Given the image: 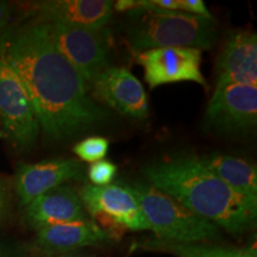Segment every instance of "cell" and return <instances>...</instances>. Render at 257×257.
I'll return each mask as SVG.
<instances>
[{"label": "cell", "mask_w": 257, "mask_h": 257, "mask_svg": "<svg viewBox=\"0 0 257 257\" xmlns=\"http://www.w3.org/2000/svg\"><path fill=\"white\" fill-rule=\"evenodd\" d=\"M0 49L49 140L63 142L108 119L110 113L92 100L87 83L56 48L48 23L10 28L0 37Z\"/></svg>", "instance_id": "obj_1"}, {"label": "cell", "mask_w": 257, "mask_h": 257, "mask_svg": "<svg viewBox=\"0 0 257 257\" xmlns=\"http://www.w3.org/2000/svg\"><path fill=\"white\" fill-rule=\"evenodd\" d=\"M143 174L154 188L227 232L242 233L255 226L257 198L231 188L202 165L199 156L181 155L150 163Z\"/></svg>", "instance_id": "obj_2"}, {"label": "cell", "mask_w": 257, "mask_h": 257, "mask_svg": "<svg viewBox=\"0 0 257 257\" xmlns=\"http://www.w3.org/2000/svg\"><path fill=\"white\" fill-rule=\"evenodd\" d=\"M127 16L125 35L136 53L168 47L210 49L218 37L213 17L167 11L150 5L148 0H137L136 9Z\"/></svg>", "instance_id": "obj_3"}, {"label": "cell", "mask_w": 257, "mask_h": 257, "mask_svg": "<svg viewBox=\"0 0 257 257\" xmlns=\"http://www.w3.org/2000/svg\"><path fill=\"white\" fill-rule=\"evenodd\" d=\"M156 238L173 243H200L218 238L219 227L199 217L153 186L135 182L130 186Z\"/></svg>", "instance_id": "obj_4"}, {"label": "cell", "mask_w": 257, "mask_h": 257, "mask_svg": "<svg viewBox=\"0 0 257 257\" xmlns=\"http://www.w3.org/2000/svg\"><path fill=\"white\" fill-rule=\"evenodd\" d=\"M0 126L21 152L34 148L40 134L36 114L23 82L0 49Z\"/></svg>", "instance_id": "obj_5"}, {"label": "cell", "mask_w": 257, "mask_h": 257, "mask_svg": "<svg viewBox=\"0 0 257 257\" xmlns=\"http://www.w3.org/2000/svg\"><path fill=\"white\" fill-rule=\"evenodd\" d=\"M49 24V23H48ZM50 34L54 43L79 75L92 86L108 67L107 31L76 25L51 23Z\"/></svg>", "instance_id": "obj_6"}, {"label": "cell", "mask_w": 257, "mask_h": 257, "mask_svg": "<svg viewBox=\"0 0 257 257\" xmlns=\"http://www.w3.org/2000/svg\"><path fill=\"white\" fill-rule=\"evenodd\" d=\"M79 197L86 212L104 226L133 231L150 230L130 186L86 185Z\"/></svg>", "instance_id": "obj_7"}, {"label": "cell", "mask_w": 257, "mask_h": 257, "mask_svg": "<svg viewBox=\"0 0 257 257\" xmlns=\"http://www.w3.org/2000/svg\"><path fill=\"white\" fill-rule=\"evenodd\" d=\"M136 61L143 67L144 79L152 88L167 83L193 81L206 87L200 66L202 50L186 47H168L137 53Z\"/></svg>", "instance_id": "obj_8"}, {"label": "cell", "mask_w": 257, "mask_h": 257, "mask_svg": "<svg viewBox=\"0 0 257 257\" xmlns=\"http://www.w3.org/2000/svg\"><path fill=\"white\" fill-rule=\"evenodd\" d=\"M206 119L224 133H237L256 126L257 85H230L214 88Z\"/></svg>", "instance_id": "obj_9"}, {"label": "cell", "mask_w": 257, "mask_h": 257, "mask_svg": "<svg viewBox=\"0 0 257 257\" xmlns=\"http://www.w3.org/2000/svg\"><path fill=\"white\" fill-rule=\"evenodd\" d=\"M92 87L95 98L112 110L135 119H144L149 114L142 82L124 67H107Z\"/></svg>", "instance_id": "obj_10"}, {"label": "cell", "mask_w": 257, "mask_h": 257, "mask_svg": "<svg viewBox=\"0 0 257 257\" xmlns=\"http://www.w3.org/2000/svg\"><path fill=\"white\" fill-rule=\"evenodd\" d=\"M83 179V166L78 160L56 159L37 163H19L15 174V189L19 205L32 200L64 182Z\"/></svg>", "instance_id": "obj_11"}, {"label": "cell", "mask_w": 257, "mask_h": 257, "mask_svg": "<svg viewBox=\"0 0 257 257\" xmlns=\"http://www.w3.org/2000/svg\"><path fill=\"white\" fill-rule=\"evenodd\" d=\"M110 239V233L91 218L57 224L36 231L30 250L38 256L54 257L96 245Z\"/></svg>", "instance_id": "obj_12"}, {"label": "cell", "mask_w": 257, "mask_h": 257, "mask_svg": "<svg viewBox=\"0 0 257 257\" xmlns=\"http://www.w3.org/2000/svg\"><path fill=\"white\" fill-rule=\"evenodd\" d=\"M216 88L230 85H257V35L234 32L227 38L218 57Z\"/></svg>", "instance_id": "obj_13"}, {"label": "cell", "mask_w": 257, "mask_h": 257, "mask_svg": "<svg viewBox=\"0 0 257 257\" xmlns=\"http://www.w3.org/2000/svg\"><path fill=\"white\" fill-rule=\"evenodd\" d=\"M108 0H48L31 4L35 21L61 23L91 29H105L113 15Z\"/></svg>", "instance_id": "obj_14"}, {"label": "cell", "mask_w": 257, "mask_h": 257, "mask_svg": "<svg viewBox=\"0 0 257 257\" xmlns=\"http://www.w3.org/2000/svg\"><path fill=\"white\" fill-rule=\"evenodd\" d=\"M25 208V220L34 230L57 224L88 219L79 194L68 185H61L32 200Z\"/></svg>", "instance_id": "obj_15"}, {"label": "cell", "mask_w": 257, "mask_h": 257, "mask_svg": "<svg viewBox=\"0 0 257 257\" xmlns=\"http://www.w3.org/2000/svg\"><path fill=\"white\" fill-rule=\"evenodd\" d=\"M199 159L210 172L234 191L257 198V169L248 161L220 153L199 156Z\"/></svg>", "instance_id": "obj_16"}, {"label": "cell", "mask_w": 257, "mask_h": 257, "mask_svg": "<svg viewBox=\"0 0 257 257\" xmlns=\"http://www.w3.org/2000/svg\"><path fill=\"white\" fill-rule=\"evenodd\" d=\"M138 248L172 253L176 257H257L256 248H232L201 243H173L161 239H148L136 244Z\"/></svg>", "instance_id": "obj_17"}, {"label": "cell", "mask_w": 257, "mask_h": 257, "mask_svg": "<svg viewBox=\"0 0 257 257\" xmlns=\"http://www.w3.org/2000/svg\"><path fill=\"white\" fill-rule=\"evenodd\" d=\"M108 147H110V143L105 137L93 136L76 144L74 147V154L85 162L95 163L106 156Z\"/></svg>", "instance_id": "obj_18"}, {"label": "cell", "mask_w": 257, "mask_h": 257, "mask_svg": "<svg viewBox=\"0 0 257 257\" xmlns=\"http://www.w3.org/2000/svg\"><path fill=\"white\" fill-rule=\"evenodd\" d=\"M117 172L118 168L114 163L101 160L89 167L88 179L91 180L93 186H107L111 185Z\"/></svg>", "instance_id": "obj_19"}, {"label": "cell", "mask_w": 257, "mask_h": 257, "mask_svg": "<svg viewBox=\"0 0 257 257\" xmlns=\"http://www.w3.org/2000/svg\"><path fill=\"white\" fill-rule=\"evenodd\" d=\"M178 8L179 11L185 14L212 18V15L202 0H178Z\"/></svg>", "instance_id": "obj_20"}, {"label": "cell", "mask_w": 257, "mask_h": 257, "mask_svg": "<svg viewBox=\"0 0 257 257\" xmlns=\"http://www.w3.org/2000/svg\"><path fill=\"white\" fill-rule=\"evenodd\" d=\"M12 19V6L6 2H0V37L10 29Z\"/></svg>", "instance_id": "obj_21"}, {"label": "cell", "mask_w": 257, "mask_h": 257, "mask_svg": "<svg viewBox=\"0 0 257 257\" xmlns=\"http://www.w3.org/2000/svg\"><path fill=\"white\" fill-rule=\"evenodd\" d=\"M10 184L4 179H0V221L5 217L10 205Z\"/></svg>", "instance_id": "obj_22"}, {"label": "cell", "mask_w": 257, "mask_h": 257, "mask_svg": "<svg viewBox=\"0 0 257 257\" xmlns=\"http://www.w3.org/2000/svg\"><path fill=\"white\" fill-rule=\"evenodd\" d=\"M150 5L167 11H179L178 0H148Z\"/></svg>", "instance_id": "obj_23"}, {"label": "cell", "mask_w": 257, "mask_h": 257, "mask_svg": "<svg viewBox=\"0 0 257 257\" xmlns=\"http://www.w3.org/2000/svg\"><path fill=\"white\" fill-rule=\"evenodd\" d=\"M0 257H22L21 250L0 242Z\"/></svg>", "instance_id": "obj_24"}, {"label": "cell", "mask_w": 257, "mask_h": 257, "mask_svg": "<svg viewBox=\"0 0 257 257\" xmlns=\"http://www.w3.org/2000/svg\"><path fill=\"white\" fill-rule=\"evenodd\" d=\"M54 257H93L87 252H82L81 250H76V251H72L68 253H63V255L54 256Z\"/></svg>", "instance_id": "obj_25"}, {"label": "cell", "mask_w": 257, "mask_h": 257, "mask_svg": "<svg viewBox=\"0 0 257 257\" xmlns=\"http://www.w3.org/2000/svg\"><path fill=\"white\" fill-rule=\"evenodd\" d=\"M2 138H5V136H4V134H3L2 131H0V140H2Z\"/></svg>", "instance_id": "obj_26"}]
</instances>
